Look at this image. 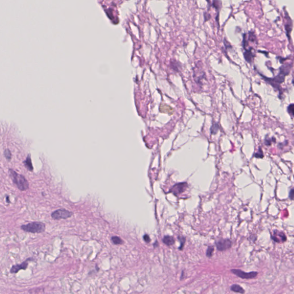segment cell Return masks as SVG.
<instances>
[{
	"mask_svg": "<svg viewBox=\"0 0 294 294\" xmlns=\"http://www.w3.org/2000/svg\"><path fill=\"white\" fill-rule=\"evenodd\" d=\"M216 247L219 251H224L231 248L232 242L229 239H221L215 242Z\"/></svg>",
	"mask_w": 294,
	"mask_h": 294,
	"instance_id": "52a82bcc",
	"label": "cell"
},
{
	"mask_svg": "<svg viewBox=\"0 0 294 294\" xmlns=\"http://www.w3.org/2000/svg\"><path fill=\"white\" fill-rule=\"evenodd\" d=\"M9 172L13 183L16 185L19 190L21 191H25L28 189V182L24 176L17 174L11 169L9 170Z\"/></svg>",
	"mask_w": 294,
	"mask_h": 294,
	"instance_id": "6da1fadb",
	"label": "cell"
},
{
	"mask_svg": "<svg viewBox=\"0 0 294 294\" xmlns=\"http://www.w3.org/2000/svg\"><path fill=\"white\" fill-rule=\"evenodd\" d=\"M143 238H144V241H145L147 243H149V242L151 241L150 237H149V236H148V234H145V235L143 236Z\"/></svg>",
	"mask_w": 294,
	"mask_h": 294,
	"instance_id": "603a6c76",
	"label": "cell"
},
{
	"mask_svg": "<svg viewBox=\"0 0 294 294\" xmlns=\"http://www.w3.org/2000/svg\"><path fill=\"white\" fill-rule=\"evenodd\" d=\"M153 246H154L155 247H157V246H158V245H157V242H156V243H155V244L153 245Z\"/></svg>",
	"mask_w": 294,
	"mask_h": 294,
	"instance_id": "cb8c5ba5",
	"label": "cell"
},
{
	"mask_svg": "<svg viewBox=\"0 0 294 294\" xmlns=\"http://www.w3.org/2000/svg\"><path fill=\"white\" fill-rule=\"evenodd\" d=\"M21 229L26 232L32 233H41L46 229V225L40 222H33L21 226Z\"/></svg>",
	"mask_w": 294,
	"mask_h": 294,
	"instance_id": "7a4b0ae2",
	"label": "cell"
},
{
	"mask_svg": "<svg viewBox=\"0 0 294 294\" xmlns=\"http://www.w3.org/2000/svg\"><path fill=\"white\" fill-rule=\"evenodd\" d=\"M255 156L256 157H257V158H263V152L262 150H261V149L260 148H259V149L258 152L255 153Z\"/></svg>",
	"mask_w": 294,
	"mask_h": 294,
	"instance_id": "ffe728a7",
	"label": "cell"
},
{
	"mask_svg": "<svg viewBox=\"0 0 294 294\" xmlns=\"http://www.w3.org/2000/svg\"><path fill=\"white\" fill-rule=\"evenodd\" d=\"M178 238H179V240L180 241V247L179 249L180 250H182L183 248L184 245V243L186 242V239L183 237H179Z\"/></svg>",
	"mask_w": 294,
	"mask_h": 294,
	"instance_id": "d6986e66",
	"label": "cell"
},
{
	"mask_svg": "<svg viewBox=\"0 0 294 294\" xmlns=\"http://www.w3.org/2000/svg\"><path fill=\"white\" fill-rule=\"evenodd\" d=\"M23 163L24 164L25 167H26L29 171H33L34 167H33L32 163L31 155H28L27 156L26 160L23 161Z\"/></svg>",
	"mask_w": 294,
	"mask_h": 294,
	"instance_id": "30bf717a",
	"label": "cell"
},
{
	"mask_svg": "<svg viewBox=\"0 0 294 294\" xmlns=\"http://www.w3.org/2000/svg\"><path fill=\"white\" fill-rule=\"evenodd\" d=\"M271 238L272 240L278 243H282L287 240L285 234L277 230L274 231V233L271 235Z\"/></svg>",
	"mask_w": 294,
	"mask_h": 294,
	"instance_id": "ba28073f",
	"label": "cell"
},
{
	"mask_svg": "<svg viewBox=\"0 0 294 294\" xmlns=\"http://www.w3.org/2000/svg\"><path fill=\"white\" fill-rule=\"evenodd\" d=\"M288 111L289 113H290L291 115L294 116V104H291L290 105H289V106L288 107Z\"/></svg>",
	"mask_w": 294,
	"mask_h": 294,
	"instance_id": "44dd1931",
	"label": "cell"
},
{
	"mask_svg": "<svg viewBox=\"0 0 294 294\" xmlns=\"http://www.w3.org/2000/svg\"><path fill=\"white\" fill-rule=\"evenodd\" d=\"M230 290L232 291L235 292L240 293V294H243L245 293V290H244V288L242 287H241L240 285H238V284H233V285H232L230 287Z\"/></svg>",
	"mask_w": 294,
	"mask_h": 294,
	"instance_id": "8fae6325",
	"label": "cell"
},
{
	"mask_svg": "<svg viewBox=\"0 0 294 294\" xmlns=\"http://www.w3.org/2000/svg\"><path fill=\"white\" fill-rule=\"evenodd\" d=\"M231 271L234 275L238 277L243 279H251L256 278L258 273L257 272H245L240 269H232Z\"/></svg>",
	"mask_w": 294,
	"mask_h": 294,
	"instance_id": "5b68a950",
	"label": "cell"
},
{
	"mask_svg": "<svg viewBox=\"0 0 294 294\" xmlns=\"http://www.w3.org/2000/svg\"><path fill=\"white\" fill-rule=\"evenodd\" d=\"M187 187L188 184L186 182L179 183L172 186V188L170 190V192H172L175 195H179L186 191Z\"/></svg>",
	"mask_w": 294,
	"mask_h": 294,
	"instance_id": "8992f818",
	"label": "cell"
},
{
	"mask_svg": "<svg viewBox=\"0 0 294 294\" xmlns=\"http://www.w3.org/2000/svg\"><path fill=\"white\" fill-rule=\"evenodd\" d=\"M289 197L291 200H294V188L291 190L289 194Z\"/></svg>",
	"mask_w": 294,
	"mask_h": 294,
	"instance_id": "7402d4cb",
	"label": "cell"
},
{
	"mask_svg": "<svg viewBox=\"0 0 294 294\" xmlns=\"http://www.w3.org/2000/svg\"><path fill=\"white\" fill-rule=\"evenodd\" d=\"M275 142L276 141H275V138H267L265 140V144L268 145V146H269V145H271L272 142Z\"/></svg>",
	"mask_w": 294,
	"mask_h": 294,
	"instance_id": "ac0fdd59",
	"label": "cell"
},
{
	"mask_svg": "<svg viewBox=\"0 0 294 294\" xmlns=\"http://www.w3.org/2000/svg\"><path fill=\"white\" fill-rule=\"evenodd\" d=\"M163 242H164L165 244L167 245L168 246H170V245H172L174 244L175 240H174V237H172V236H164L163 239Z\"/></svg>",
	"mask_w": 294,
	"mask_h": 294,
	"instance_id": "7c38bea8",
	"label": "cell"
},
{
	"mask_svg": "<svg viewBox=\"0 0 294 294\" xmlns=\"http://www.w3.org/2000/svg\"><path fill=\"white\" fill-rule=\"evenodd\" d=\"M32 260V259L29 258V259H27L26 261L23 262L22 263L13 265L12 267L11 268V271H10L11 272V274H16V273H17V272L19 271L20 270H21V269L25 270V269H27V267H28L29 261Z\"/></svg>",
	"mask_w": 294,
	"mask_h": 294,
	"instance_id": "9c48e42d",
	"label": "cell"
},
{
	"mask_svg": "<svg viewBox=\"0 0 294 294\" xmlns=\"http://www.w3.org/2000/svg\"><path fill=\"white\" fill-rule=\"evenodd\" d=\"M73 215V213L72 212L66 209H61L54 211L51 214V217L55 219H61L70 218Z\"/></svg>",
	"mask_w": 294,
	"mask_h": 294,
	"instance_id": "277c9868",
	"label": "cell"
},
{
	"mask_svg": "<svg viewBox=\"0 0 294 294\" xmlns=\"http://www.w3.org/2000/svg\"><path fill=\"white\" fill-rule=\"evenodd\" d=\"M253 52H252V49H250V50H246L245 52L244 53V57L245 59H246V61L248 62H251L252 61V59H253Z\"/></svg>",
	"mask_w": 294,
	"mask_h": 294,
	"instance_id": "4fadbf2b",
	"label": "cell"
},
{
	"mask_svg": "<svg viewBox=\"0 0 294 294\" xmlns=\"http://www.w3.org/2000/svg\"><path fill=\"white\" fill-rule=\"evenodd\" d=\"M4 156L5 157V158L7 159V161H11V154L10 150H9L8 149H6L4 151Z\"/></svg>",
	"mask_w": 294,
	"mask_h": 294,
	"instance_id": "2e32d148",
	"label": "cell"
},
{
	"mask_svg": "<svg viewBox=\"0 0 294 294\" xmlns=\"http://www.w3.org/2000/svg\"><path fill=\"white\" fill-rule=\"evenodd\" d=\"M218 129H219V126H218V124H214L211 128V134H215L217 133V132L218 131Z\"/></svg>",
	"mask_w": 294,
	"mask_h": 294,
	"instance_id": "9a60e30c",
	"label": "cell"
},
{
	"mask_svg": "<svg viewBox=\"0 0 294 294\" xmlns=\"http://www.w3.org/2000/svg\"><path fill=\"white\" fill-rule=\"evenodd\" d=\"M214 249L213 247H212V246L209 247L208 248H207V250L206 256L208 257H211L213 255V253L214 252Z\"/></svg>",
	"mask_w": 294,
	"mask_h": 294,
	"instance_id": "e0dca14e",
	"label": "cell"
},
{
	"mask_svg": "<svg viewBox=\"0 0 294 294\" xmlns=\"http://www.w3.org/2000/svg\"><path fill=\"white\" fill-rule=\"evenodd\" d=\"M111 241L115 245H121L123 244V241L120 237L118 236H113L111 238Z\"/></svg>",
	"mask_w": 294,
	"mask_h": 294,
	"instance_id": "5bb4252c",
	"label": "cell"
},
{
	"mask_svg": "<svg viewBox=\"0 0 294 294\" xmlns=\"http://www.w3.org/2000/svg\"><path fill=\"white\" fill-rule=\"evenodd\" d=\"M289 69L290 68H287L286 67L284 68H281V71L279 73V74L274 78V79H266L269 82L271 83V84L273 86L274 84H275L276 86L275 87L278 88H279V84H280L282 82H284V78L285 76L288 74L289 72Z\"/></svg>",
	"mask_w": 294,
	"mask_h": 294,
	"instance_id": "3957f363",
	"label": "cell"
}]
</instances>
